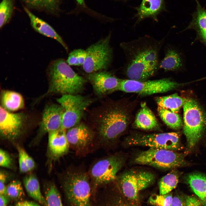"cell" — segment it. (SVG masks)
<instances>
[{
    "mask_svg": "<svg viewBox=\"0 0 206 206\" xmlns=\"http://www.w3.org/2000/svg\"><path fill=\"white\" fill-rule=\"evenodd\" d=\"M163 40L158 41L148 35L120 44L124 54L125 71L129 79L146 80L159 68V56Z\"/></svg>",
    "mask_w": 206,
    "mask_h": 206,
    "instance_id": "cell-1",
    "label": "cell"
},
{
    "mask_svg": "<svg viewBox=\"0 0 206 206\" xmlns=\"http://www.w3.org/2000/svg\"><path fill=\"white\" fill-rule=\"evenodd\" d=\"M101 108L95 121L99 136L102 142L114 140L126 129L131 120L130 110L126 105L115 102Z\"/></svg>",
    "mask_w": 206,
    "mask_h": 206,
    "instance_id": "cell-2",
    "label": "cell"
},
{
    "mask_svg": "<svg viewBox=\"0 0 206 206\" xmlns=\"http://www.w3.org/2000/svg\"><path fill=\"white\" fill-rule=\"evenodd\" d=\"M47 72L49 84L46 94H78L82 91L87 82L62 58L52 61L48 66Z\"/></svg>",
    "mask_w": 206,
    "mask_h": 206,
    "instance_id": "cell-3",
    "label": "cell"
},
{
    "mask_svg": "<svg viewBox=\"0 0 206 206\" xmlns=\"http://www.w3.org/2000/svg\"><path fill=\"white\" fill-rule=\"evenodd\" d=\"M88 175L84 172L68 171L63 185L67 197L72 206H91L90 187Z\"/></svg>",
    "mask_w": 206,
    "mask_h": 206,
    "instance_id": "cell-4",
    "label": "cell"
},
{
    "mask_svg": "<svg viewBox=\"0 0 206 206\" xmlns=\"http://www.w3.org/2000/svg\"><path fill=\"white\" fill-rule=\"evenodd\" d=\"M111 34L89 46L86 50V57L83 70L90 74L107 69L113 59V49L110 45Z\"/></svg>",
    "mask_w": 206,
    "mask_h": 206,
    "instance_id": "cell-5",
    "label": "cell"
},
{
    "mask_svg": "<svg viewBox=\"0 0 206 206\" xmlns=\"http://www.w3.org/2000/svg\"><path fill=\"white\" fill-rule=\"evenodd\" d=\"M184 132L189 147H193L199 140L206 125V117L196 102L187 99L183 105Z\"/></svg>",
    "mask_w": 206,
    "mask_h": 206,
    "instance_id": "cell-6",
    "label": "cell"
},
{
    "mask_svg": "<svg viewBox=\"0 0 206 206\" xmlns=\"http://www.w3.org/2000/svg\"><path fill=\"white\" fill-rule=\"evenodd\" d=\"M57 101L64 109L61 128L65 130L80 123L85 110L92 102L90 99L79 94L63 95Z\"/></svg>",
    "mask_w": 206,
    "mask_h": 206,
    "instance_id": "cell-7",
    "label": "cell"
},
{
    "mask_svg": "<svg viewBox=\"0 0 206 206\" xmlns=\"http://www.w3.org/2000/svg\"><path fill=\"white\" fill-rule=\"evenodd\" d=\"M173 150L149 148L138 154L134 160L136 164L147 165L162 169H168L184 164L182 156Z\"/></svg>",
    "mask_w": 206,
    "mask_h": 206,
    "instance_id": "cell-8",
    "label": "cell"
},
{
    "mask_svg": "<svg viewBox=\"0 0 206 206\" xmlns=\"http://www.w3.org/2000/svg\"><path fill=\"white\" fill-rule=\"evenodd\" d=\"M125 143L129 146H142L173 151L180 147V135L176 132L136 134L126 138Z\"/></svg>",
    "mask_w": 206,
    "mask_h": 206,
    "instance_id": "cell-9",
    "label": "cell"
},
{
    "mask_svg": "<svg viewBox=\"0 0 206 206\" xmlns=\"http://www.w3.org/2000/svg\"><path fill=\"white\" fill-rule=\"evenodd\" d=\"M155 179L153 173L148 171L131 170L124 173L119 178L122 191L127 199L135 201L139 192L152 184Z\"/></svg>",
    "mask_w": 206,
    "mask_h": 206,
    "instance_id": "cell-10",
    "label": "cell"
},
{
    "mask_svg": "<svg viewBox=\"0 0 206 206\" xmlns=\"http://www.w3.org/2000/svg\"><path fill=\"white\" fill-rule=\"evenodd\" d=\"M180 85L167 78L141 81L129 79L121 80L116 90L146 96L165 92L174 89Z\"/></svg>",
    "mask_w": 206,
    "mask_h": 206,
    "instance_id": "cell-11",
    "label": "cell"
},
{
    "mask_svg": "<svg viewBox=\"0 0 206 206\" xmlns=\"http://www.w3.org/2000/svg\"><path fill=\"white\" fill-rule=\"evenodd\" d=\"M123 160L117 155H112L97 162L90 171V176L96 186L115 180L121 168Z\"/></svg>",
    "mask_w": 206,
    "mask_h": 206,
    "instance_id": "cell-12",
    "label": "cell"
},
{
    "mask_svg": "<svg viewBox=\"0 0 206 206\" xmlns=\"http://www.w3.org/2000/svg\"><path fill=\"white\" fill-rule=\"evenodd\" d=\"M26 116L21 113L10 112L1 106L0 133L3 138L13 141L21 135L25 121Z\"/></svg>",
    "mask_w": 206,
    "mask_h": 206,
    "instance_id": "cell-13",
    "label": "cell"
},
{
    "mask_svg": "<svg viewBox=\"0 0 206 206\" xmlns=\"http://www.w3.org/2000/svg\"><path fill=\"white\" fill-rule=\"evenodd\" d=\"M63 113V108L60 104L47 105L39 124L38 136L61 128Z\"/></svg>",
    "mask_w": 206,
    "mask_h": 206,
    "instance_id": "cell-14",
    "label": "cell"
},
{
    "mask_svg": "<svg viewBox=\"0 0 206 206\" xmlns=\"http://www.w3.org/2000/svg\"><path fill=\"white\" fill-rule=\"evenodd\" d=\"M87 78L95 92L99 96L116 90L121 80L105 71L88 74Z\"/></svg>",
    "mask_w": 206,
    "mask_h": 206,
    "instance_id": "cell-15",
    "label": "cell"
},
{
    "mask_svg": "<svg viewBox=\"0 0 206 206\" xmlns=\"http://www.w3.org/2000/svg\"><path fill=\"white\" fill-rule=\"evenodd\" d=\"M66 136L69 145L77 150H81L92 143L94 133L87 125L80 123L69 129L66 132Z\"/></svg>",
    "mask_w": 206,
    "mask_h": 206,
    "instance_id": "cell-16",
    "label": "cell"
},
{
    "mask_svg": "<svg viewBox=\"0 0 206 206\" xmlns=\"http://www.w3.org/2000/svg\"><path fill=\"white\" fill-rule=\"evenodd\" d=\"M66 130L61 128L48 133V153L53 159L60 158L68 151L69 144Z\"/></svg>",
    "mask_w": 206,
    "mask_h": 206,
    "instance_id": "cell-17",
    "label": "cell"
},
{
    "mask_svg": "<svg viewBox=\"0 0 206 206\" xmlns=\"http://www.w3.org/2000/svg\"><path fill=\"white\" fill-rule=\"evenodd\" d=\"M23 8L29 19L31 25L35 30L45 36L56 40L68 52V48L67 45L51 26L34 15L27 7L24 6Z\"/></svg>",
    "mask_w": 206,
    "mask_h": 206,
    "instance_id": "cell-18",
    "label": "cell"
},
{
    "mask_svg": "<svg viewBox=\"0 0 206 206\" xmlns=\"http://www.w3.org/2000/svg\"><path fill=\"white\" fill-rule=\"evenodd\" d=\"M134 126L141 129L150 130L158 129L159 126L155 116L145 102L136 114L134 122Z\"/></svg>",
    "mask_w": 206,
    "mask_h": 206,
    "instance_id": "cell-19",
    "label": "cell"
},
{
    "mask_svg": "<svg viewBox=\"0 0 206 206\" xmlns=\"http://www.w3.org/2000/svg\"><path fill=\"white\" fill-rule=\"evenodd\" d=\"M1 106L9 111H16L24 107V101L22 96L15 91H3L1 94Z\"/></svg>",
    "mask_w": 206,
    "mask_h": 206,
    "instance_id": "cell-20",
    "label": "cell"
},
{
    "mask_svg": "<svg viewBox=\"0 0 206 206\" xmlns=\"http://www.w3.org/2000/svg\"><path fill=\"white\" fill-rule=\"evenodd\" d=\"M164 0H142L137 9L138 21L148 17L155 18L162 9Z\"/></svg>",
    "mask_w": 206,
    "mask_h": 206,
    "instance_id": "cell-21",
    "label": "cell"
},
{
    "mask_svg": "<svg viewBox=\"0 0 206 206\" xmlns=\"http://www.w3.org/2000/svg\"><path fill=\"white\" fill-rule=\"evenodd\" d=\"M23 183L28 195L40 204L46 206L45 198L41 193L39 184L36 177L33 174L28 175L24 178Z\"/></svg>",
    "mask_w": 206,
    "mask_h": 206,
    "instance_id": "cell-22",
    "label": "cell"
},
{
    "mask_svg": "<svg viewBox=\"0 0 206 206\" xmlns=\"http://www.w3.org/2000/svg\"><path fill=\"white\" fill-rule=\"evenodd\" d=\"M187 99L182 98L177 94L155 98L158 106L177 113Z\"/></svg>",
    "mask_w": 206,
    "mask_h": 206,
    "instance_id": "cell-23",
    "label": "cell"
},
{
    "mask_svg": "<svg viewBox=\"0 0 206 206\" xmlns=\"http://www.w3.org/2000/svg\"><path fill=\"white\" fill-rule=\"evenodd\" d=\"M181 58L177 52L172 49L167 50L165 56L159 64V68L165 71H173L182 66Z\"/></svg>",
    "mask_w": 206,
    "mask_h": 206,
    "instance_id": "cell-24",
    "label": "cell"
},
{
    "mask_svg": "<svg viewBox=\"0 0 206 206\" xmlns=\"http://www.w3.org/2000/svg\"><path fill=\"white\" fill-rule=\"evenodd\" d=\"M157 111L160 117L167 126L172 128L178 129L182 126V122L179 115L175 112L158 106Z\"/></svg>",
    "mask_w": 206,
    "mask_h": 206,
    "instance_id": "cell-25",
    "label": "cell"
},
{
    "mask_svg": "<svg viewBox=\"0 0 206 206\" xmlns=\"http://www.w3.org/2000/svg\"><path fill=\"white\" fill-rule=\"evenodd\" d=\"M178 177L174 172L168 173L163 177L159 183V194L165 195L170 193L176 187Z\"/></svg>",
    "mask_w": 206,
    "mask_h": 206,
    "instance_id": "cell-26",
    "label": "cell"
},
{
    "mask_svg": "<svg viewBox=\"0 0 206 206\" xmlns=\"http://www.w3.org/2000/svg\"><path fill=\"white\" fill-rule=\"evenodd\" d=\"M17 148L20 172L22 173H25L33 170L35 167L33 159L22 148L18 146Z\"/></svg>",
    "mask_w": 206,
    "mask_h": 206,
    "instance_id": "cell-27",
    "label": "cell"
},
{
    "mask_svg": "<svg viewBox=\"0 0 206 206\" xmlns=\"http://www.w3.org/2000/svg\"><path fill=\"white\" fill-rule=\"evenodd\" d=\"M191 188L201 200L202 206H206V176H201L195 178Z\"/></svg>",
    "mask_w": 206,
    "mask_h": 206,
    "instance_id": "cell-28",
    "label": "cell"
},
{
    "mask_svg": "<svg viewBox=\"0 0 206 206\" xmlns=\"http://www.w3.org/2000/svg\"><path fill=\"white\" fill-rule=\"evenodd\" d=\"M14 0H2L0 4V27L2 28L11 19Z\"/></svg>",
    "mask_w": 206,
    "mask_h": 206,
    "instance_id": "cell-29",
    "label": "cell"
},
{
    "mask_svg": "<svg viewBox=\"0 0 206 206\" xmlns=\"http://www.w3.org/2000/svg\"><path fill=\"white\" fill-rule=\"evenodd\" d=\"M171 206H202V204L197 197L179 194L173 196Z\"/></svg>",
    "mask_w": 206,
    "mask_h": 206,
    "instance_id": "cell-30",
    "label": "cell"
},
{
    "mask_svg": "<svg viewBox=\"0 0 206 206\" xmlns=\"http://www.w3.org/2000/svg\"><path fill=\"white\" fill-rule=\"evenodd\" d=\"M45 198L46 206H63L59 192L53 184H51L47 190Z\"/></svg>",
    "mask_w": 206,
    "mask_h": 206,
    "instance_id": "cell-31",
    "label": "cell"
},
{
    "mask_svg": "<svg viewBox=\"0 0 206 206\" xmlns=\"http://www.w3.org/2000/svg\"><path fill=\"white\" fill-rule=\"evenodd\" d=\"M86 57V50L81 49H75L69 54L66 61L70 66H82L85 62Z\"/></svg>",
    "mask_w": 206,
    "mask_h": 206,
    "instance_id": "cell-32",
    "label": "cell"
},
{
    "mask_svg": "<svg viewBox=\"0 0 206 206\" xmlns=\"http://www.w3.org/2000/svg\"><path fill=\"white\" fill-rule=\"evenodd\" d=\"M7 196L15 199L23 197L24 193L21 182L17 180H14L7 186Z\"/></svg>",
    "mask_w": 206,
    "mask_h": 206,
    "instance_id": "cell-33",
    "label": "cell"
},
{
    "mask_svg": "<svg viewBox=\"0 0 206 206\" xmlns=\"http://www.w3.org/2000/svg\"><path fill=\"white\" fill-rule=\"evenodd\" d=\"M173 196L169 193L165 195L154 194L149 198V204L154 206H171Z\"/></svg>",
    "mask_w": 206,
    "mask_h": 206,
    "instance_id": "cell-34",
    "label": "cell"
},
{
    "mask_svg": "<svg viewBox=\"0 0 206 206\" xmlns=\"http://www.w3.org/2000/svg\"><path fill=\"white\" fill-rule=\"evenodd\" d=\"M196 23L201 33L206 32V10L199 9L196 17Z\"/></svg>",
    "mask_w": 206,
    "mask_h": 206,
    "instance_id": "cell-35",
    "label": "cell"
},
{
    "mask_svg": "<svg viewBox=\"0 0 206 206\" xmlns=\"http://www.w3.org/2000/svg\"><path fill=\"white\" fill-rule=\"evenodd\" d=\"M43 9L50 13L55 14L59 9L60 0H42Z\"/></svg>",
    "mask_w": 206,
    "mask_h": 206,
    "instance_id": "cell-36",
    "label": "cell"
},
{
    "mask_svg": "<svg viewBox=\"0 0 206 206\" xmlns=\"http://www.w3.org/2000/svg\"><path fill=\"white\" fill-rule=\"evenodd\" d=\"M12 165L11 159L9 154L3 149L0 150V165L7 168H10Z\"/></svg>",
    "mask_w": 206,
    "mask_h": 206,
    "instance_id": "cell-37",
    "label": "cell"
},
{
    "mask_svg": "<svg viewBox=\"0 0 206 206\" xmlns=\"http://www.w3.org/2000/svg\"><path fill=\"white\" fill-rule=\"evenodd\" d=\"M27 8L36 9H43L42 0H23Z\"/></svg>",
    "mask_w": 206,
    "mask_h": 206,
    "instance_id": "cell-38",
    "label": "cell"
},
{
    "mask_svg": "<svg viewBox=\"0 0 206 206\" xmlns=\"http://www.w3.org/2000/svg\"><path fill=\"white\" fill-rule=\"evenodd\" d=\"M7 174L3 171L0 172V194L7 196V186L5 183L7 177Z\"/></svg>",
    "mask_w": 206,
    "mask_h": 206,
    "instance_id": "cell-39",
    "label": "cell"
},
{
    "mask_svg": "<svg viewBox=\"0 0 206 206\" xmlns=\"http://www.w3.org/2000/svg\"><path fill=\"white\" fill-rule=\"evenodd\" d=\"M134 201L129 200V201H124L123 200L118 201V203L114 205L113 206H138L133 203Z\"/></svg>",
    "mask_w": 206,
    "mask_h": 206,
    "instance_id": "cell-40",
    "label": "cell"
},
{
    "mask_svg": "<svg viewBox=\"0 0 206 206\" xmlns=\"http://www.w3.org/2000/svg\"><path fill=\"white\" fill-rule=\"evenodd\" d=\"M14 206H40L33 202L23 201L18 202Z\"/></svg>",
    "mask_w": 206,
    "mask_h": 206,
    "instance_id": "cell-41",
    "label": "cell"
},
{
    "mask_svg": "<svg viewBox=\"0 0 206 206\" xmlns=\"http://www.w3.org/2000/svg\"><path fill=\"white\" fill-rule=\"evenodd\" d=\"M7 196L0 194V206H7L8 202Z\"/></svg>",
    "mask_w": 206,
    "mask_h": 206,
    "instance_id": "cell-42",
    "label": "cell"
},
{
    "mask_svg": "<svg viewBox=\"0 0 206 206\" xmlns=\"http://www.w3.org/2000/svg\"><path fill=\"white\" fill-rule=\"evenodd\" d=\"M76 1L78 5L81 7H82L84 8L86 7L84 0H76Z\"/></svg>",
    "mask_w": 206,
    "mask_h": 206,
    "instance_id": "cell-43",
    "label": "cell"
},
{
    "mask_svg": "<svg viewBox=\"0 0 206 206\" xmlns=\"http://www.w3.org/2000/svg\"><path fill=\"white\" fill-rule=\"evenodd\" d=\"M203 38L206 41V32L200 33Z\"/></svg>",
    "mask_w": 206,
    "mask_h": 206,
    "instance_id": "cell-44",
    "label": "cell"
}]
</instances>
